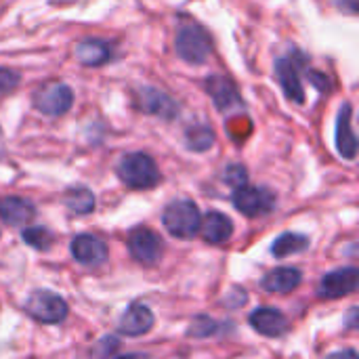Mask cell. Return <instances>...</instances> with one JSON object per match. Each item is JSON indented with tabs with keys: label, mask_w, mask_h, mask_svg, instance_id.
I'll return each instance as SVG.
<instances>
[{
	"label": "cell",
	"mask_w": 359,
	"mask_h": 359,
	"mask_svg": "<svg viewBox=\"0 0 359 359\" xmlns=\"http://www.w3.org/2000/svg\"><path fill=\"white\" fill-rule=\"evenodd\" d=\"M118 177L130 189H151L160 183L158 164L147 154H128L118 164Z\"/></svg>",
	"instance_id": "1"
},
{
	"label": "cell",
	"mask_w": 359,
	"mask_h": 359,
	"mask_svg": "<svg viewBox=\"0 0 359 359\" xmlns=\"http://www.w3.org/2000/svg\"><path fill=\"white\" fill-rule=\"evenodd\" d=\"M162 223L166 231L179 240H191L200 231V210L191 200H175L164 208Z\"/></svg>",
	"instance_id": "2"
},
{
	"label": "cell",
	"mask_w": 359,
	"mask_h": 359,
	"mask_svg": "<svg viewBox=\"0 0 359 359\" xmlns=\"http://www.w3.org/2000/svg\"><path fill=\"white\" fill-rule=\"evenodd\" d=\"M175 50H177V55H179L183 61L194 63V65H200V63H204V61L210 57L212 44H210L208 34H206L200 25L187 23V25H183V27L177 32Z\"/></svg>",
	"instance_id": "3"
},
{
	"label": "cell",
	"mask_w": 359,
	"mask_h": 359,
	"mask_svg": "<svg viewBox=\"0 0 359 359\" xmlns=\"http://www.w3.org/2000/svg\"><path fill=\"white\" fill-rule=\"evenodd\" d=\"M23 309L29 318H34L40 324H61L67 318V303L48 290H36L32 292L25 303Z\"/></svg>",
	"instance_id": "4"
},
{
	"label": "cell",
	"mask_w": 359,
	"mask_h": 359,
	"mask_svg": "<svg viewBox=\"0 0 359 359\" xmlns=\"http://www.w3.org/2000/svg\"><path fill=\"white\" fill-rule=\"evenodd\" d=\"M74 103V93L63 82H46L34 93V105L44 116H63Z\"/></svg>",
	"instance_id": "5"
},
{
	"label": "cell",
	"mask_w": 359,
	"mask_h": 359,
	"mask_svg": "<svg viewBox=\"0 0 359 359\" xmlns=\"http://www.w3.org/2000/svg\"><path fill=\"white\" fill-rule=\"evenodd\" d=\"M233 206L246 217H261L273 210L276 196L265 187H238L233 191Z\"/></svg>",
	"instance_id": "6"
},
{
	"label": "cell",
	"mask_w": 359,
	"mask_h": 359,
	"mask_svg": "<svg viewBox=\"0 0 359 359\" xmlns=\"http://www.w3.org/2000/svg\"><path fill=\"white\" fill-rule=\"evenodd\" d=\"M128 250L135 261L143 265H156L162 257V240L147 227H137L128 236Z\"/></svg>",
	"instance_id": "7"
},
{
	"label": "cell",
	"mask_w": 359,
	"mask_h": 359,
	"mask_svg": "<svg viewBox=\"0 0 359 359\" xmlns=\"http://www.w3.org/2000/svg\"><path fill=\"white\" fill-rule=\"evenodd\" d=\"M359 273L355 267H345V269H337L328 276L322 278L318 294L324 299H341L347 297L351 292L358 290Z\"/></svg>",
	"instance_id": "8"
},
{
	"label": "cell",
	"mask_w": 359,
	"mask_h": 359,
	"mask_svg": "<svg viewBox=\"0 0 359 359\" xmlns=\"http://www.w3.org/2000/svg\"><path fill=\"white\" fill-rule=\"evenodd\" d=\"M206 93L215 101L217 109L223 114H229L238 107H242V97L238 88L223 76H210L206 78Z\"/></svg>",
	"instance_id": "9"
},
{
	"label": "cell",
	"mask_w": 359,
	"mask_h": 359,
	"mask_svg": "<svg viewBox=\"0 0 359 359\" xmlns=\"http://www.w3.org/2000/svg\"><path fill=\"white\" fill-rule=\"evenodd\" d=\"M69 250L72 257L82 265H101L107 259V246L99 238L88 233L76 236L69 244Z\"/></svg>",
	"instance_id": "10"
},
{
	"label": "cell",
	"mask_w": 359,
	"mask_h": 359,
	"mask_svg": "<svg viewBox=\"0 0 359 359\" xmlns=\"http://www.w3.org/2000/svg\"><path fill=\"white\" fill-rule=\"evenodd\" d=\"M276 76L284 88V95L294 101V103H303L305 101V90L299 78V65L294 63L292 57H282L276 61Z\"/></svg>",
	"instance_id": "11"
},
{
	"label": "cell",
	"mask_w": 359,
	"mask_h": 359,
	"mask_svg": "<svg viewBox=\"0 0 359 359\" xmlns=\"http://www.w3.org/2000/svg\"><path fill=\"white\" fill-rule=\"evenodd\" d=\"M139 105L143 111L154 114L162 120H172L179 114V105L168 95H164L162 90H156V88H141L139 90Z\"/></svg>",
	"instance_id": "12"
},
{
	"label": "cell",
	"mask_w": 359,
	"mask_h": 359,
	"mask_svg": "<svg viewBox=\"0 0 359 359\" xmlns=\"http://www.w3.org/2000/svg\"><path fill=\"white\" fill-rule=\"evenodd\" d=\"M250 326L263 337H282L288 330V320L282 311L271 307H261L250 313Z\"/></svg>",
	"instance_id": "13"
},
{
	"label": "cell",
	"mask_w": 359,
	"mask_h": 359,
	"mask_svg": "<svg viewBox=\"0 0 359 359\" xmlns=\"http://www.w3.org/2000/svg\"><path fill=\"white\" fill-rule=\"evenodd\" d=\"M351 114L353 107L349 103H343L337 118V149L347 160H353L358 156V139L351 128Z\"/></svg>",
	"instance_id": "14"
},
{
	"label": "cell",
	"mask_w": 359,
	"mask_h": 359,
	"mask_svg": "<svg viewBox=\"0 0 359 359\" xmlns=\"http://www.w3.org/2000/svg\"><path fill=\"white\" fill-rule=\"evenodd\" d=\"M154 326V313L149 311V307L145 305H130L124 316L120 318V326L118 330L124 337H141L145 332H149Z\"/></svg>",
	"instance_id": "15"
},
{
	"label": "cell",
	"mask_w": 359,
	"mask_h": 359,
	"mask_svg": "<svg viewBox=\"0 0 359 359\" xmlns=\"http://www.w3.org/2000/svg\"><path fill=\"white\" fill-rule=\"evenodd\" d=\"M200 231H202V238L208 242V244H223L231 238L233 233V223L227 215L223 212H208L202 223H200Z\"/></svg>",
	"instance_id": "16"
},
{
	"label": "cell",
	"mask_w": 359,
	"mask_h": 359,
	"mask_svg": "<svg viewBox=\"0 0 359 359\" xmlns=\"http://www.w3.org/2000/svg\"><path fill=\"white\" fill-rule=\"evenodd\" d=\"M34 215H36L34 204L27 202V200H23V198L8 196V198H2L0 200V219L6 225H13V227L25 225L27 221L34 219Z\"/></svg>",
	"instance_id": "17"
},
{
	"label": "cell",
	"mask_w": 359,
	"mask_h": 359,
	"mask_svg": "<svg viewBox=\"0 0 359 359\" xmlns=\"http://www.w3.org/2000/svg\"><path fill=\"white\" fill-rule=\"evenodd\" d=\"M303 280V273L294 267H280V269H273L265 276L263 280V288L273 292V294H288L292 290L299 288Z\"/></svg>",
	"instance_id": "18"
},
{
	"label": "cell",
	"mask_w": 359,
	"mask_h": 359,
	"mask_svg": "<svg viewBox=\"0 0 359 359\" xmlns=\"http://www.w3.org/2000/svg\"><path fill=\"white\" fill-rule=\"evenodd\" d=\"M76 57H78L80 63L97 67V65H103L109 59V46L103 40H95V38L82 40L76 46Z\"/></svg>",
	"instance_id": "19"
},
{
	"label": "cell",
	"mask_w": 359,
	"mask_h": 359,
	"mask_svg": "<svg viewBox=\"0 0 359 359\" xmlns=\"http://www.w3.org/2000/svg\"><path fill=\"white\" fill-rule=\"evenodd\" d=\"M307 246H309V240L305 236H301V233H282L273 242L271 252H273V257L284 259V257H290V255L307 250Z\"/></svg>",
	"instance_id": "20"
},
{
	"label": "cell",
	"mask_w": 359,
	"mask_h": 359,
	"mask_svg": "<svg viewBox=\"0 0 359 359\" xmlns=\"http://www.w3.org/2000/svg\"><path fill=\"white\" fill-rule=\"evenodd\" d=\"M65 206L76 215H88L95 208V196L86 187H74L65 194Z\"/></svg>",
	"instance_id": "21"
},
{
	"label": "cell",
	"mask_w": 359,
	"mask_h": 359,
	"mask_svg": "<svg viewBox=\"0 0 359 359\" xmlns=\"http://www.w3.org/2000/svg\"><path fill=\"white\" fill-rule=\"evenodd\" d=\"M215 143V133L204 126V124H198V126H191L187 130V147L194 149V151H206L208 147H212Z\"/></svg>",
	"instance_id": "22"
},
{
	"label": "cell",
	"mask_w": 359,
	"mask_h": 359,
	"mask_svg": "<svg viewBox=\"0 0 359 359\" xmlns=\"http://www.w3.org/2000/svg\"><path fill=\"white\" fill-rule=\"evenodd\" d=\"M23 242L36 250H48L53 244V233L46 227H29L23 231Z\"/></svg>",
	"instance_id": "23"
},
{
	"label": "cell",
	"mask_w": 359,
	"mask_h": 359,
	"mask_svg": "<svg viewBox=\"0 0 359 359\" xmlns=\"http://www.w3.org/2000/svg\"><path fill=\"white\" fill-rule=\"evenodd\" d=\"M223 179H225V183L231 185L233 189L248 185V172H246V168H244L242 164H231V166H227L225 172H223Z\"/></svg>",
	"instance_id": "24"
},
{
	"label": "cell",
	"mask_w": 359,
	"mask_h": 359,
	"mask_svg": "<svg viewBox=\"0 0 359 359\" xmlns=\"http://www.w3.org/2000/svg\"><path fill=\"white\" fill-rule=\"evenodd\" d=\"M217 322L215 320H210V318H198L191 326H189V330H187V334L189 337H196V339H204V337H208V334H215L217 332Z\"/></svg>",
	"instance_id": "25"
},
{
	"label": "cell",
	"mask_w": 359,
	"mask_h": 359,
	"mask_svg": "<svg viewBox=\"0 0 359 359\" xmlns=\"http://www.w3.org/2000/svg\"><path fill=\"white\" fill-rule=\"evenodd\" d=\"M19 80H21L19 72H15L11 67H0V95L13 90L19 84Z\"/></svg>",
	"instance_id": "26"
},
{
	"label": "cell",
	"mask_w": 359,
	"mask_h": 359,
	"mask_svg": "<svg viewBox=\"0 0 359 359\" xmlns=\"http://www.w3.org/2000/svg\"><path fill=\"white\" fill-rule=\"evenodd\" d=\"M309 78L316 82V86L320 88V90H328L330 88V84H328V78L324 76V74H318V72H309Z\"/></svg>",
	"instance_id": "27"
},
{
	"label": "cell",
	"mask_w": 359,
	"mask_h": 359,
	"mask_svg": "<svg viewBox=\"0 0 359 359\" xmlns=\"http://www.w3.org/2000/svg\"><path fill=\"white\" fill-rule=\"evenodd\" d=\"M326 359H359V358L355 349H343V351H337V353L328 355Z\"/></svg>",
	"instance_id": "28"
},
{
	"label": "cell",
	"mask_w": 359,
	"mask_h": 359,
	"mask_svg": "<svg viewBox=\"0 0 359 359\" xmlns=\"http://www.w3.org/2000/svg\"><path fill=\"white\" fill-rule=\"evenodd\" d=\"M339 6H341L343 11L351 13V15L358 13V0H339Z\"/></svg>",
	"instance_id": "29"
},
{
	"label": "cell",
	"mask_w": 359,
	"mask_h": 359,
	"mask_svg": "<svg viewBox=\"0 0 359 359\" xmlns=\"http://www.w3.org/2000/svg\"><path fill=\"white\" fill-rule=\"evenodd\" d=\"M118 359H149L147 355H141V353H128V355H122Z\"/></svg>",
	"instance_id": "30"
}]
</instances>
